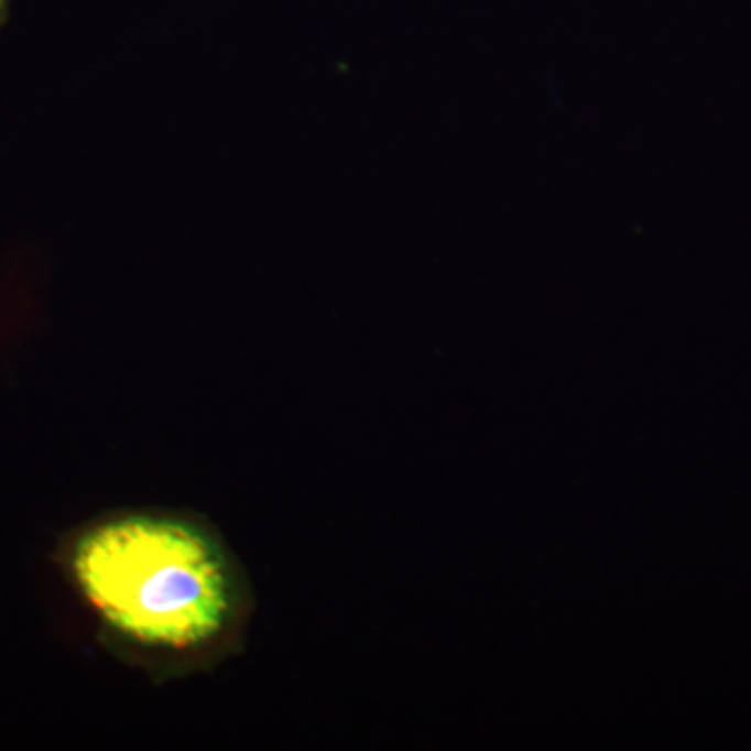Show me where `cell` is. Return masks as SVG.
Here are the masks:
<instances>
[{"mask_svg":"<svg viewBox=\"0 0 751 751\" xmlns=\"http://www.w3.org/2000/svg\"><path fill=\"white\" fill-rule=\"evenodd\" d=\"M59 564L116 660L170 683L242 652L255 612L251 578L205 515L121 508L63 538Z\"/></svg>","mask_w":751,"mask_h":751,"instance_id":"cell-1","label":"cell"}]
</instances>
